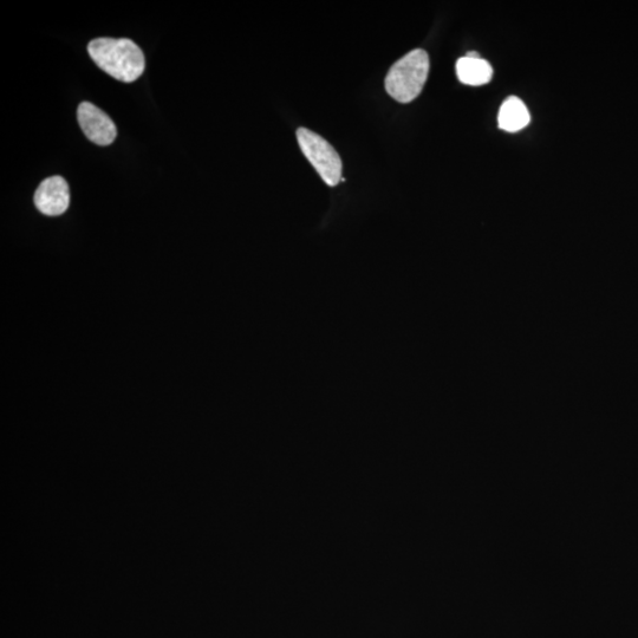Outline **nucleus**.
I'll list each match as a JSON object with an SVG mask.
<instances>
[{
	"label": "nucleus",
	"instance_id": "obj_3",
	"mask_svg": "<svg viewBox=\"0 0 638 638\" xmlns=\"http://www.w3.org/2000/svg\"><path fill=\"white\" fill-rule=\"evenodd\" d=\"M297 140L305 158L314 166L328 186L334 187L342 180V160L330 143L308 128L297 130Z\"/></svg>",
	"mask_w": 638,
	"mask_h": 638
},
{
	"label": "nucleus",
	"instance_id": "obj_7",
	"mask_svg": "<svg viewBox=\"0 0 638 638\" xmlns=\"http://www.w3.org/2000/svg\"><path fill=\"white\" fill-rule=\"evenodd\" d=\"M457 75L461 83L467 86H484L492 80L491 64L483 58L462 57L457 63Z\"/></svg>",
	"mask_w": 638,
	"mask_h": 638
},
{
	"label": "nucleus",
	"instance_id": "obj_2",
	"mask_svg": "<svg viewBox=\"0 0 638 638\" xmlns=\"http://www.w3.org/2000/svg\"><path fill=\"white\" fill-rule=\"evenodd\" d=\"M429 74V57L416 49L403 56L388 71L386 89L394 100L409 103L421 94Z\"/></svg>",
	"mask_w": 638,
	"mask_h": 638
},
{
	"label": "nucleus",
	"instance_id": "obj_8",
	"mask_svg": "<svg viewBox=\"0 0 638 638\" xmlns=\"http://www.w3.org/2000/svg\"><path fill=\"white\" fill-rule=\"evenodd\" d=\"M466 57H470V58H481V57H480V55L478 54V52H475V51L468 52V54L466 55Z\"/></svg>",
	"mask_w": 638,
	"mask_h": 638
},
{
	"label": "nucleus",
	"instance_id": "obj_4",
	"mask_svg": "<svg viewBox=\"0 0 638 638\" xmlns=\"http://www.w3.org/2000/svg\"><path fill=\"white\" fill-rule=\"evenodd\" d=\"M77 120L88 140L95 145L109 146L116 139L115 123L93 103L83 102L77 109Z\"/></svg>",
	"mask_w": 638,
	"mask_h": 638
},
{
	"label": "nucleus",
	"instance_id": "obj_5",
	"mask_svg": "<svg viewBox=\"0 0 638 638\" xmlns=\"http://www.w3.org/2000/svg\"><path fill=\"white\" fill-rule=\"evenodd\" d=\"M35 205L45 216H61L70 205L68 182L62 177L45 179L37 188Z\"/></svg>",
	"mask_w": 638,
	"mask_h": 638
},
{
	"label": "nucleus",
	"instance_id": "obj_6",
	"mask_svg": "<svg viewBox=\"0 0 638 638\" xmlns=\"http://www.w3.org/2000/svg\"><path fill=\"white\" fill-rule=\"evenodd\" d=\"M529 109L518 97H510L501 106L498 115L499 127L509 133H517L529 125Z\"/></svg>",
	"mask_w": 638,
	"mask_h": 638
},
{
	"label": "nucleus",
	"instance_id": "obj_1",
	"mask_svg": "<svg viewBox=\"0 0 638 638\" xmlns=\"http://www.w3.org/2000/svg\"><path fill=\"white\" fill-rule=\"evenodd\" d=\"M88 51L97 67L121 82H134L145 71V56L129 39H95L89 43Z\"/></svg>",
	"mask_w": 638,
	"mask_h": 638
}]
</instances>
